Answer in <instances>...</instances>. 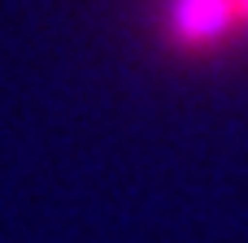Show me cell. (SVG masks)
<instances>
[{
	"mask_svg": "<svg viewBox=\"0 0 248 243\" xmlns=\"http://www.w3.org/2000/svg\"><path fill=\"white\" fill-rule=\"evenodd\" d=\"M157 30L170 52L218 57L248 43V0H157Z\"/></svg>",
	"mask_w": 248,
	"mask_h": 243,
	"instance_id": "1",
	"label": "cell"
}]
</instances>
